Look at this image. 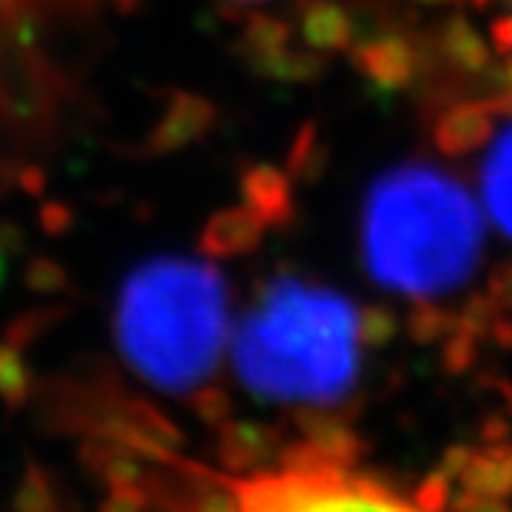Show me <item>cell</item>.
I'll return each mask as SVG.
<instances>
[{"mask_svg": "<svg viewBox=\"0 0 512 512\" xmlns=\"http://www.w3.org/2000/svg\"><path fill=\"white\" fill-rule=\"evenodd\" d=\"M359 311L302 276H276L231 330L237 382L262 402L330 407L359 379Z\"/></svg>", "mask_w": 512, "mask_h": 512, "instance_id": "6da1fadb", "label": "cell"}, {"mask_svg": "<svg viewBox=\"0 0 512 512\" xmlns=\"http://www.w3.org/2000/svg\"><path fill=\"white\" fill-rule=\"evenodd\" d=\"M484 220L470 191L430 163L382 174L362 208L367 274L387 291L436 299L476 274Z\"/></svg>", "mask_w": 512, "mask_h": 512, "instance_id": "7a4b0ae2", "label": "cell"}, {"mask_svg": "<svg viewBox=\"0 0 512 512\" xmlns=\"http://www.w3.org/2000/svg\"><path fill=\"white\" fill-rule=\"evenodd\" d=\"M114 342L123 362L151 387L171 396L200 390L231 342L225 279L194 256L140 262L114 302Z\"/></svg>", "mask_w": 512, "mask_h": 512, "instance_id": "3957f363", "label": "cell"}, {"mask_svg": "<svg viewBox=\"0 0 512 512\" xmlns=\"http://www.w3.org/2000/svg\"><path fill=\"white\" fill-rule=\"evenodd\" d=\"M239 504L248 510H416L413 498L342 467L251 478L239 484Z\"/></svg>", "mask_w": 512, "mask_h": 512, "instance_id": "277c9868", "label": "cell"}, {"mask_svg": "<svg viewBox=\"0 0 512 512\" xmlns=\"http://www.w3.org/2000/svg\"><path fill=\"white\" fill-rule=\"evenodd\" d=\"M461 495L456 510H510L512 507V441H490L473 450L456 478Z\"/></svg>", "mask_w": 512, "mask_h": 512, "instance_id": "5b68a950", "label": "cell"}, {"mask_svg": "<svg viewBox=\"0 0 512 512\" xmlns=\"http://www.w3.org/2000/svg\"><path fill=\"white\" fill-rule=\"evenodd\" d=\"M350 60H353L356 72L384 92L407 89L416 80V69H419L416 49L402 35L373 37L362 46H356Z\"/></svg>", "mask_w": 512, "mask_h": 512, "instance_id": "8992f818", "label": "cell"}, {"mask_svg": "<svg viewBox=\"0 0 512 512\" xmlns=\"http://www.w3.org/2000/svg\"><path fill=\"white\" fill-rule=\"evenodd\" d=\"M493 109L484 103H458L441 114L433 128V143L447 157H464L493 140Z\"/></svg>", "mask_w": 512, "mask_h": 512, "instance_id": "52a82bcc", "label": "cell"}, {"mask_svg": "<svg viewBox=\"0 0 512 512\" xmlns=\"http://www.w3.org/2000/svg\"><path fill=\"white\" fill-rule=\"evenodd\" d=\"M296 419L305 433V441L313 444L319 453H325L330 461L353 470L365 453L362 439L353 433L348 421L333 416L328 407H296Z\"/></svg>", "mask_w": 512, "mask_h": 512, "instance_id": "ba28073f", "label": "cell"}, {"mask_svg": "<svg viewBox=\"0 0 512 512\" xmlns=\"http://www.w3.org/2000/svg\"><path fill=\"white\" fill-rule=\"evenodd\" d=\"M512 123V120H510ZM481 197L495 228L512 239V126L495 137L481 168Z\"/></svg>", "mask_w": 512, "mask_h": 512, "instance_id": "9c48e42d", "label": "cell"}, {"mask_svg": "<svg viewBox=\"0 0 512 512\" xmlns=\"http://www.w3.org/2000/svg\"><path fill=\"white\" fill-rule=\"evenodd\" d=\"M302 35L308 40V46L330 55V52L348 49L356 29H353V18L345 12L342 3L313 0L302 15Z\"/></svg>", "mask_w": 512, "mask_h": 512, "instance_id": "30bf717a", "label": "cell"}, {"mask_svg": "<svg viewBox=\"0 0 512 512\" xmlns=\"http://www.w3.org/2000/svg\"><path fill=\"white\" fill-rule=\"evenodd\" d=\"M441 55L447 57L458 72L478 74L490 66V43L464 15H453L444 20L439 32Z\"/></svg>", "mask_w": 512, "mask_h": 512, "instance_id": "8fae6325", "label": "cell"}, {"mask_svg": "<svg viewBox=\"0 0 512 512\" xmlns=\"http://www.w3.org/2000/svg\"><path fill=\"white\" fill-rule=\"evenodd\" d=\"M248 197L254 202L256 211L268 220H279V217L291 214L288 183L282 180V174H276L271 168H259L248 177Z\"/></svg>", "mask_w": 512, "mask_h": 512, "instance_id": "7c38bea8", "label": "cell"}, {"mask_svg": "<svg viewBox=\"0 0 512 512\" xmlns=\"http://www.w3.org/2000/svg\"><path fill=\"white\" fill-rule=\"evenodd\" d=\"M453 328H456V313L433 308L430 299H416V308H410V316H407V333L419 345L444 342Z\"/></svg>", "mask_w": 512, "mask_h": 512, "instance_id": "4fadbf2b", "label": "cell"}, {"mask_svg": "<svg viewBox=\"0 0 512 512\" xmlns=\"http://www.w3.org/2000/svg\"><path fill=\"white\" fill-rule=\"evenodd\" d=\"M396 333H399V319L393 311H387L382 305H370L365 311H359V342H362V348H384L396 339Z\"/></svg>", "mask_w": 512, "mask_h": 512, "instance_id": "5bb4252c", "label": "cell"}, {"mask_svg": "<svg viewBox=\"0 0 512 512\" xmlns=\"http://www.w3.org/2000/svg\"><path fill=\"white\" fill-rule=\"evenodd\" d=\"M478 345H481L478 336H473L470 330L458 328L456 325V328L450 330V336L444 339V353H441L444 367H447L450 373H464V370H470L478 356Z\"/></svg>", "mask_w": 512, "mask_h": 512, "instance_id": "9a60e30c", "label": "cell"}, {"mask_svg": "<svg viewBox=\"0 0 512 512\" xmlns=\"http://www.w3.org/2000/svg\"><path fill=\"white\" fill-rule=\"evenodd\" d=\"M453 478H447L441 470L433 467V473L421 481L413 493V507L416 510H441L450 504V493H453Z\"/></svg>", "mask_w": 512, "mask_h": 512, "instance_id": "2e32d148", "label": "cell"}, {"mask_svg": "<svg viewBox=\"0 0 512 512\" xmlns=\"http://www.w3.org/2000/svg\"><path fill=\"white\" fill-rule=\"evenodd\" d=\"M487 293L501 311H512V262H501L490 274Z\"/></svg>", "mask_w": 512, "mask_h": 512, "instance_id": "e0dca14e", "label": "cell"}, {"mask_svg": "<svg viewBox=\"0 0 512 512\" xmlns=\"http://www.w3.org/2000/svg\"><path fill=\"white\" fill-rule=\"evenodd\" d=\"M322 160H325V148L319 146L316 134L305 131V137L299 140V160H296V171L316 177L322 171Z\"/></svg>", "mask_w": 512, "mask_h": 512, "instance_id": "ac0fdd59", "label": "cell"}, {"mask_svg": "<svg viewBox=\"0 0 512 512\" xmlns=\"http://www.w3.org/2000/svg\"><path fill=\"white\" fill-rule=\"evenodd\" d=\"M490 46L498 57L512 55V15H501L490 23Z\"/></svg>", "mask_w": 512, "mask_h": 512, "instance_id": "d6986e66", "label": "cell"}, {"mask_svg": "<svg viewBox=\"0 0 512 512\" xmlns=\"http://www.w3.org/2000/svg\"><path fill=\"white\" fill-rule=\"evenodd\" d=\"M498 92H512V55H504L495 66H487Z\"/></svg>", "mask_w": 512, "mask_h": 512, "instance_id": "ffe728a7", "label": "cell"}, {"mask_svg": "<svg viewBox=\"0 0 512 512\" xmlns=\"http://www.w3.org/2000/svg\"><path fill=\"white\" fill-rule=\"evenodd\" d=\"M487 106L493 109L495 117H507L512 120V92H498L487 100Z\"/></svg>", "mask_w": 512, "mask_h": 512, "instance_id": "44dd1931", "label": "cell"}, {"mask_svg": "<svg viewBox=\"0 0 512 512\" xmlns=\"http://www.w3.org/2000/svg\"><path fill=\"white\" fill-rule=\"evenodd\" d=\"M421 6H444V3H453V0H416Z\"/></svg>", "mask_w": 512, "mask_h": 512, "instance_id": "7402d4cb", "label": "cell"}, {"mask_svg": "<svg viewBox=\"0 0 512 512\" xmlns=\"http://www.w3.org/2000/svg\"><path fill=\"white\" fill-rule=\"evenodd\" d=\"M228 3H262V0H228Z\"/></svg>", "mask_w": 512, "mask_h": 512, "instance_id": "603a6c76", "label": "cell"}]
</instances>
